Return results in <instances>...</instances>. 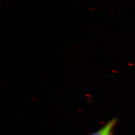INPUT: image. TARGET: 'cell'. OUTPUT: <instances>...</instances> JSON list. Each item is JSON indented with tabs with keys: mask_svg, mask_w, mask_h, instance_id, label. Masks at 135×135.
Listing matches in <instances>:
<instances>
[{
	"mask_svg": "<svg viewBox=\"0 0 135 135\" xmlns=\"http://www.w3.org/2000/svg\"><path fill=\"white\" fill-rule=\"evenodd\" d=\"M117 123L116 119L109 120L100 129L90 135H113V132Z\"/></svg>",
	"mask_w": 135,
	"mask_h": 135,
	"instance_id": "obj_1",
	"label": "cell"
}]
</instances>
